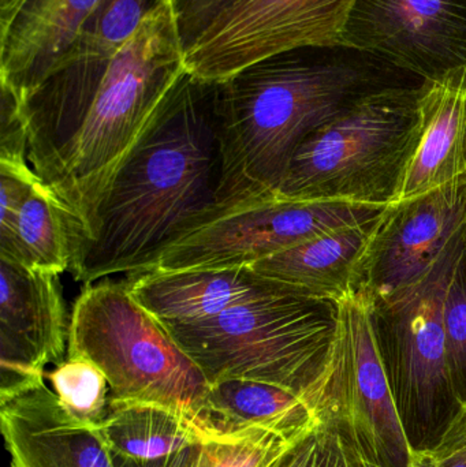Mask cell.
<instances>
[{
    "mask_svg": "<svg viewBox=\"0 0 466 467\" xmlns=\"http://www.w3.org/2000/svg\"><path fill=\"white\" fill-rule=\"evenodd\" d=\"M218 82L186 71L104 192L70 272L84 285L150 271L221 211Z\"/></svg>",
    "mask_w": 466,
    "mask_h": 467,
    "instance_id": "obj_1",
    "label": "cell"
},
{
    "mask_svg": "<svg viewBox=\"0 0 466 467\" xmlns=\"http://www.w3.org/2000/svg\"><path fill=\"white\" fill-rule=\"evenodd\" d=\"M320 51L282 52L216 81L223 159L219 213L275 197L301 142L382 85L367 66Z\"/></svg>",
    "mask_w": 466,
    "mask_h": 467,
    "instance_id": "obj_2",
    "label": "cell"
},
{
    "mask_svg": "<svg viewBox=\"0 0 466 467\" xmlns=\"http://www.w3.org/2000/svg\"><path fill=\"white\" fill-rule=\"evenodd\" d=\"M185 73L174 5L161 0L118 52L92 99L57 130L29 142L30 166L78 222L74 244L89 229L115 172Z\"/></svg>",
    "mask_w": 466,
    "mask_h": 467,
    "instance_id": "obj_3",
    "label": "cell"
},
{
    "mask_svg": "<svg viewBox=\"0 0 466 467\" xmlns=\"http://www.w3.org/2000/svg\"><path fill=\"white\" fill-rule=\"evenodd\" d=\"M339 302L287 285L192 323L164 324L208 383L273 384L325 413V378Z\"/></svg>",
    "mask_w": 466,
    "mask_h": 467,
    "instance_id": "obj_4",
    "label": "cell"
},
{
    "mask_svg": "<svg viewBox=\"0 0 466 467\" xmlns=\"http://www.w3.org/2000/svg\"><path fill=\"white\" fill-rule=\"evenodd\" d=\"M418 142V87L382 84L309 134L275 197L388 205Z\"/></svg>",
    "mask_w": 466,
    "mask_h": 467,
    "instance_id": "obj_5",
    "label": "cell"
},
{
    "mask_svg": "<svg viewBox=\"0 0 466 467\" xmlns=\"http://www.w3.org/2000/svg\"><path fill=\"white\" fill-rule=\"evenodd\" d=\"M67 357L98 367L111 400L166 403L197 416L210 389L196 362L126 280L85 285L70 316Z\"/></svg>",
    "mask_w": 466,
    "mask_h": 467,
    "instance_id": "obj_6",
    "label": "cell"
},
{
    "mask_svg": "<svg viewBox=\"0 0 466 467\" xmlns=\"http://www.w3.org/2000/svg\"><path fill=\"white\" fill-rule=\"evenodd\" d=\"M465 241L466 227L420 280L388 296H367L375 340L413 450L434 446L460 408L449 370L443 302Z\"/></svg>",
    "mask_w": 466,
    "mask_h": 467,
    "instance_id": "obj_7",
    "label": "cell"
},
{
    "mask_svg": "<svg viewBox=\"0 0 466 467\" xmlns=\"http://www.w3.org/2000/svg\"><path fill=\"white\" fill-rule=\"evenodd\" d=\"M388 205L254 200L216 213L163 253L150 271L252 266L336 230L377 221Z\"/></svg>",
    "mask_w": 466,
    "mask_h": 467,
    "instance_id": "obj_8",
    "label": "cell"
},
{
    "mask_svg": "<svg viewBox=\"0 0 466 467\" xmlns=\"http://www.w3.org/2000/svg\"><path fill=\"white\" fill-rule=\"evenodd\" d=\"M326 410L345 425L358 449L385 467H408L415 450L399 419L371 323L366 294L339 301L338 326L325 378Z\"/></svg>",
    "mask_w": 466,
    "mask_h": 467,
    "instance_id": "obj_9",
    "label": "cell"
},
{
    "mask_svg": "<svg viewBox=\"0 0 466 467\" xmlns=\"http://www.w3.org/2000/svg\"><path fill=\"white\" fill-rule=\"evenodd\" d=\"M356 3L240 0L185 52L186 71L205 81H224L282 52L342 48Z\"/></svg>",
    "mask_w": 466,
    "mask_h": 467,
    "instance_id": "obj_10",
    "label": "cell"
},
{
    "mask_svg": "<svg viewBox=\"0 0 466 467\" xmlns=\"http://www.w3.org/2000/svg\"><path fill=\"white\" fill-rule=\"evenodd\" d=\"M465 227L466 177L391 202L361 255L353 291L374 298L413 285Z\"/></svg>",
    "mask_w": 466,
    "mask_h": 467,
    "instance_id": "obj_11",
    "label": "cell"
},
{
    "mask_svg": "<svg viewBox=\"0 0 466 467\" xmlns=\"http://www.w3.org/2000/svg\"><path fill=\"white\" fill-rule=\"evenodd\" d=\"M342 48L421 79L466 66V0H357Z\"/></svg>",
    "mask_w": 466,
    "mask_h": 467,
    "instance_id": "obj_12",
    "label": "cell"
},
{
    "mask_svg": "<svg viewBox=\"0 0 466 467\" xmlns=\"http://www.w3.org/2000/svg\"><path fill=\"white\" fill-rule=\"evenodd\" d=\"M0 400L46 380L67 358L70 320L59 275L0 257Z\"/></svg>",
    "mask_w": 466,
    "mask_h": 467,
    "instance_id": "obj_13",
    "label": "cell"
},
{
    "mask_svg": "<svg viewBox=\"0 0 466 467\" xmlns=\"http://www.w3.org/2000/svg\"><path fill=\"white\" fill-rule=\"evenodd\" d=\"M11 467H115L98 425L74 417L46 381L0 400Z\"/></svg>",
    "mask_w": 466,
    "mask_h": 467,
    "instance_id": "obj_14",
    "label": "cell"
},
{
    "mask_svg": "<svg viewBox=\"0 0 466 467\" xmlns=\"http://www.w3.org/2000/svg\"><path fill=\"white\" fill-rule=\"evenodd\" d=\"M466 177V66L421 79L418 142L393 202Z\"/></svg>",
    "mask_w": 466,
    "mask_h": 467,
    "instance_id": "obj_15",
    "label": "cell"
},
{
    "mask_svg": "<svg viewBox=\"0 0 466 467\" xmlns=\"http://www.w3.org/2000/svg\"><path fill=\"white\" fill-rule=\"evenodd\" d=\"M100 0H22L0 30V88L19 104L54 70Z\"/></svg>",
    "mask_w": 466,
    "mask_h": 467,
    "instance_id": "obj_16",
    "label": "cell"
},
{
    "mask_svg": "<svg viewBox=\"0 0 466 467\" xmlns=\"http://www.w3.org/2000/svg\"><path fill=\"white\" fill-rule=\"evenodd\" d=\"M128 277L134 298L163 324L211 318L235 305L290 285L268 279L251 266L148 271Z\"/></svg>",
    "mask_w": 466,
    "mask_h": 467,
    "instance_id": "obj_17",
    "label": "cell"
},
{
    "mask_svg": "<svg viewBox=\"0 0 466 467\" xmlns=\"http://www.w3.org/2000/svg\"><path fill=\"white\" fill-rule=\"evenodd\" d=\"M317 414L295 392L252 380L210 384L197 419L219 441H235L259 433L295 436Z\"/></svg>",
    "mask_w": 466,
    "mask_h": 467,
    "instance_id": "obj_18",
    "label": "cell"
},
{
    "mask_svg": "<svg viewBox=\"0 0 466 467\" xmlns=\"http://www.w3.org/2000/svg\"><path fill=\"white\" fill-rule=\"evenodd\" d=\"M377 222L316 236L257 261L251 268L268 279L339 302L353 291L356 268Z\"/></svg>",
    "mask_w": 466,
    "mask_h": 467,
    "instance_id": "obj_19",
    "label": "cell"
},
{
    "mask_svg": "<svg viewBox=\"0 0 466 467\" xmlns=\"http://www.w3.org/2000/svg\"><path fill=\"white\" fill-rule=\"evenodd\" d=\"M98 430L112 454L136 461L219 441L192 411L150 400H109Z\"/></svg>",
    "mask_w": 466,
    "mask_h": 467,
    "instance_id": "obj_20",
    "label": "cell"
},
{
    "mask_svg": "<svg viewBox=\"0 0 466 467\" xmlns=\"http://www.w3.org/2000/svg\"><path fill=\"white\" fill-rule=\"evenodd\" d=\"M77 232L74 213L40 181L25 197L13 235L0 244V257L60 275L70 271Z\"/></svg>",
    "mask_w": 466,
    "mask_h": 467,
    "instance_id": "obj_21",
    "label": "cell"
},
{
    "mask_svg": "<svg viewBox=\"0 0 466 467\" xmlns=\"http://www.w3.org/2000/svg\"><path fill=\"white\" fill-rule=\"evenodd\" d=\"M265 467H385L369 460L334 416H319Z\"/></svg>",
    "mask_w": 466,
    "mask_h": 467,
    "instance_id": "obj_22",
    "label": "cell"
},
{
    "mask_svg": "<svg viewBox=\"0 0 466 467\" xmlns=\"http://www.w3.org/2000/svg\"><path fill=\"white\" fill-rule=\"evenodd\" d=\"M59 402L77 419L98 425L111 400L106 375L89 359L67 357L51 372H46Z\"/></svg>",
    "mask_w": 466,
    "mask_h": 467,
    "instance_id": "obj_23",
    "label": "cell"
},
{
    "mask_svg": "<svg viewBox=\"0 0 466 467\" xmlns=\"http://www.w3.org/2000/svg\"><path fill=\"white\" fill-rule=\"evenodd\" d=\"M443 326L451 383L461 405L466 403V241L446 290Z\"/></svg>",
    "mask_w": 466,
    "mask_h": 467,
    "instance_id": "obj_24",
    "label": "cell"
},
{
    "mask_svg": "<svg viewBox=\"0 0 466 467\" xmlns=\"http://www.w3.org/2000/svg\"><path fill=\"white\" fill-rule=\"evenodd\" d=\"M295 436L259 433L241 441H212L202 447L199 467H265Z\"/></svg>",
    "mask_w": 466,
    "mask_h": 467,
    "instance_id": "obj_25",
    "label": "cell"
},
{
    "mask_svg": "<svg viewBox=\"0 0 466 467\" xmlns=\"http://www.w3.org/2000/svg\"><path fill=\"white\" fill-rule=\"evenodd\" d=\"M0 90V166L27 169L32 166L27 161L26 118L13 93Z\"/></svg>",
    "mask_w": 466,
    "mask_h": 467,
    "instance_id": "obj_26",
    "label": "cell"
},
{
    "mask_svg": "<svg viewBox=\"0 0 466 467\" xmlns=\"http://www.w3.org/2000/svg\"><path fill=\"white\" fill-rule=\"evenodd\" d=\"M240 0H172L183 51L197 40Z\"/></svg>",
    "mask_w": 466,
    "mask_h": 467,
    "instance_id": "obj_27",
    "label": "cell"
},
{
    "mask_svg": "<svg viewBox=\"0 0 466 467\" xmlns=\"http://www.w3.org/2000/svg\"><path fill=\"white\" fill-rule=\"evenodd\" d=\"M421 467H466V403H461L434 446L415 450Z\"/></svg>",
    "mask_w": 466,
    "mask_h": 467,
    "instance_id": "obj_28",
    "label": "cell"
},
{
    "mask_svg": "<svg viewBox=\"0 0 466 467\" xmlns=\"http://www.w3.org/2000/svg\"><path fill=\"white\" fill-rule=\"evenodd\" d=\"M205 446V444H204ZM193 446L167 457L152 461H136L112 454L115 467H199L202 447Z\"/></svg>",
    "mask_w": 466,
    "mask_h": 467,
    "instance_id": "obj_29",
    "label": "cell"
},
{
    "mask_svg": "<svg viewBox=\"0 0 466 467\" xmlns=\"http://www.w3.org/2000/svg\"><path fill=\"white\" fill-rule=\"evenodd\" d=\"M22 0H0V30L10 24Z\"/></svg>",
    "mask_w": 466,
    "mask_h": 467,
    "instance_id": "obj_30",
    "label": "cell"
},
{
    "mask_svg": "<svg viewBox=\"0 0 466 467\" xmlns=\"http://www.w3.org/2000/svg\"><path fill=\"white\" fill-rule=\"evenodd\" d=\"M408 467H421L419 465L418 461L415 460V458L412 457V461H410V465Z\"/></svg>",
    "mask_w": 466,
    "mask_h": 467,
    "instance_id": "obj_31",
    "label": "cell"
}]
</instances>
